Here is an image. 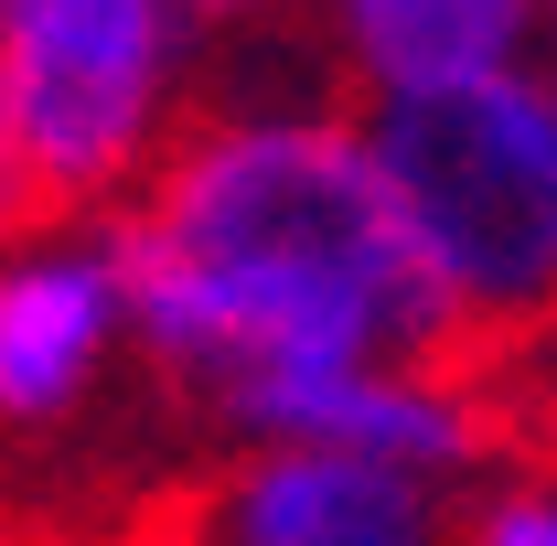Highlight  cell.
I'll return each instance as SVG.
<instances>
[{
    "mask_svg": "<svg viewBox=\"0 0 557 546\" xmlns=\"http://www.w3.org/2000/svg\"><path fill=\"white\" fill-rule=\"evenodd\" d=\"M108 225H119V278H129V364L183 386L194 408L269 364L450 353L386 225L364 119L322 86L311 44L278 75L205 65V108L172 129L150 183Z\"/></svg>",
    "mask_w": 557,
    "mask_h": 546,
    "instance_id": "1",
    "label": "cell"
},
{
    "mask_svg": "<svg viewBox=\"0 0 557 546\" xmlns=\"http://www.w3.org/2000/svg\"><path fill=\"white\" fill-rule=\"evenodd\" d=\"M386 225L450 353L557 333V65H493L472 86H429L354 108Z\"/></svg>",
    "mask_w": 557,
    "mask_h": 546,
    "instance_id": "2",
    "label": "cell"
},
{
    "mask_svg": "<svg viewBox=\"0 0 557 546\" xmlns=\"http://www.w3.org/2000/svg\"><path fill=\"white\" fill-rule=\"evenodd\" d=\"M214 33L183 0H0V119L44 214H119L205 108Z\"/></svg>",
    "mask_w": 557,
    "mask_h": 546,
    "instance_id": "3",
    "label": "cell"
},
{
    "mask_svg": "<svg viewBox=\"0 0 557 546\" xmlns=\"http://www.w3.org/2000/svg\"><path fill=\"white\" fill-rule=\"evenodd\" d=\"M205 418L236 450H344L375 472H408L429 493H461L493 461V408L450 353L429 364H269L214 386Z\"/></svg>",
    "mask_w": 557,
    "mask_h": 546,
    "instance_id": "4",
    "label": "cell"
},
{
    "mask_svg": "<svg viewBox=\"0 0 557 546\" xmlns=\"http://www.w3.org/2000/svg\"><path fill=\"white\" fill-rule=\"evenodd\" d=\"M129 375V278L108 214H44L0 247V439H54Z\"/></svg>",
    "mask_w": 557,
    "mask_h": 546,
    "instance_id": "5",
    "label": "cell"
},
{
    "mask_svg": "<svg viewBox=\"0 0 557 546\" xmlns=\"http://www.w3.org/2000/svg\"><path fill=\"white\" fill-rule=\"evenodd\" d=\"M150 546H450V493L344 450H225Z\"/></svg>",
    "mask_w": 557,
    "mask_h": 546,
    "instance_id": "6",
    "label": "cell"
},
{
    "mask_svg": "<svg viewBox=\"0 0 557 546\" xmlns=\"http://www.w3.org/2000/svg\"><path fill=\"white\" fill-rule=\"evenodd\" d=\"M300 44L344 108H386V97L525 65L536 11L525 0H300Z\"/></svg>",
    "mask_w": 557,
    "mask_h": 546,
    "instance_id": "7",
    "label": "cell"
},
{
    "mask_svg": "<svg viewBox=\"0 0 557 546\" xmlns=\"http://www.w3.org/2000/svg\"><path fill=\"white\" fill-rule=\"evenodd\" d=\"M450 546H557V482H493L450 504Z\"/></svg>",
    "mask_w": 557,
    "mask_h": 546,
    "instance_id": "8",
    "label": "cell"
},
{
    "mask_svg": "<svg viewBox=\"0 0 557 546\" xmlns=\"http://www.w3.org/2000/svg\"><path fill=\"white\" fill-rule=\"evenodd\" d=\"M194 22H205L214 44H236V33H278V22H300V0H183Z\"/></svg>",
    "mask_w": 557,
    "mask_h": 546,
    "instance_id": "9",
    "label": "cell"
},
{
    "mask_svg": "<svg viewBox=\"0 0 557 546\" xmlns=\"http://www.w3.org/2000/svg\"><path fill=\"white\" fill-rule=\"evenodd\" d=\"M33 225H44V194H33V172H22V150H11V119H0V247L33 236Z\"/></svg>",
    "mask_w": 557,
    "mask_h": 546,
    "instance_id": "10",
    "label": "cell"
},
{
    "mask_svg": "<svg viewBox=\"0 0 557 546\" xmlns=\"http://www.w3.org/2000/svg\"><path fill=\"white\" fill-rule=\"evenodd\" d=\"M525 11H536V54L557 65V0H525Z\"/></svg>",
    "mask_w": 557,
    "mask_h": 546,
    "instance_id": "11",
    "label": "cell"
}]
</instances>
